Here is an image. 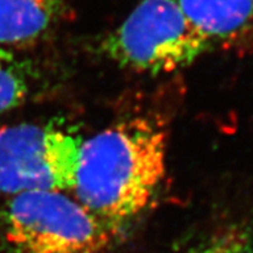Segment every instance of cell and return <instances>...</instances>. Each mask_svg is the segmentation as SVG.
<instances>
[{
	"instance_id": "cell-1",
	"label": "cell",
	"mask_w": 253,
	"mask_h": 253,
	"mask_svg": "<svg viewBox=\"0 0 253 253\" xmlns=\"http://www.w3.org/2000/svg\"><path fill=\"white\" fill-rule=\"evenodd\" d=\"M166 169V130L146 118L122 120L82 142L75 199L118 238L149 207Z\"/></svg>"
},
{
	"instance_id": "cell-2",
	"label": "cell",
	"mask_w": 253,
	"mask_h": 253,
	"mask_svg": "<svg viewBox=\"0 0 253 253\" xmlns=\"http://www.w3.org/2000/svg\"><path fill=\"white\" fill-rule=\"evenodd\" d=\"M12 253H110L117 237L77 199L58 190L16 194L3 211Z\"/></svg>"
},
{
	"instance_id": "cell-3",
	"label": "cell",
	"mask_w": 253,
	"mask_h": 253,
	"mask_svg": "<svg viewBox=\"0 0 253 253\" xmlns=\"http://www.w3.org/2000/svg\"><path fill=\"white\" fill-rule=\"evenodd\" d=\"M211 48L176 0H141L102 43L117 65L151 75L189 66Z\"/></svg>"
},
{
	"instance_id": "cell-4",
	"label": "cell",
	"mask_w": 253,
	"mask_h": 253,
	"mask_svg": "<svg viewBox=\"0 0 253 253\" xmlns=\"http://www.w3.org/2000/svg\"><path fill=\"white\" fill-rule=\"evenodd\" d=\"M79 137L52 124L0 126V193L73 190Z\"/></svg>"
},
{
	"instance_id": "cell-5",
	"label": "cell",
	"mask_w": 253,
	"mask_h": 253,
	"mask_svg": "<svg viewBox=\"0 0 253 253\" xmlns=\"http://www.w3.org/2000/svg\"><path fill=\"white\" fill-rule=\"evenodd\" d=\"M176 3L212 47H240L253 40V0H176Z\"/></svg>"
},
{
	"instance_id": "cell-6",
	"label": "cell",
	"mask_w": 253,
	"mask_h": 253,
	"mask_svg": "<svg viewBox=\"0 0 253 253\" xmlns=\"http://www.w3.org/2000/svg\"><path fill=\"white\" fill-rule=\"evenodd\" d=\"M61 0H0V48L24 47L52 26Z\"/></svg>"
},
{
	"instance_id": "cell-7",
	"label": "cell",
	"mask_w": 253,
	"mask_h": 253,
	"mask_svg": "<svg viewBox=\"0 0 253 253\" xmlns=\"http://www.w3.org/2000/svg\"><path fill=\"white\" fill-rule=\"evenodd\" d=\"M27 94V82L21 67L7 49L0 48V113L18 106Z\"/></svg>"
},
{
	"instance_id": "cell-8",
	"label": "cell",
	"mask_w": 253,
	"mask_h": 253,
	"mask_svg": "<svg viewBox=\"0 0 253 253\" xmlns=\"http://www.w3.org/2000/svg\"><path fill=\"white\" fill-rule=\"evenodd\" d=\"M182 253H253V226L227 229Z\"/></svg>"
}]
</instances>
